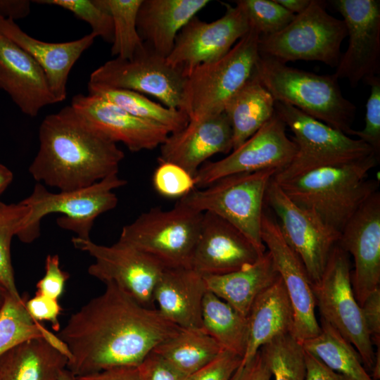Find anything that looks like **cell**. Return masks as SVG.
Listing matches in <instances>:
<instances>
[{"mask_svg":"<svg viewBox=\"0 0 380 380\" xmlns=\"http://www.w3.org/2000/svg\"><path fill=\"white\" fill-rule=\"evenodd\" d=\"M57 380H75V376L71 372L65 368L59 373Z\"/></svg>","mask_w":380,"mask_h":380,"instance_id":"cell-54","label":"cell"},{"mask_svg":"<svg viewBox=\"0 0 380 380\" xmlns=\"http://www.w3.org/2000/svg\"><path fill=\"white\" fill-rule=\"evenodd\" d=\"M272 374L260 350L245 365L239 367L231 380H270Z\"/></svg>","mask_w":380,"mask_h":380,"instance_id":"cell-48","label":"cell"},{"mask_svg":"<svg viewBox=\"0 0 380 380\" xmlns=\"http://www.w3.org/2000/svg\"><path fill=\"white\" fill-rule=\"evenodd\" d=\"M72 314L57 335L68 348V369L75 376L137 367L181 328L156 308L139 303L113 282Z\"/></svg>","mask_w":380,"mask_h":380,"instance_id":"cell-1","label":"cell"},{"mask_svg":"<svg viewBox=\"0 0 380 380\" xmlns=\"http://www.w3.org/2000/svg\"><path fill=\"white\" fill-rule=\"evenodd\" d=\"M224 349L203 329H182L153 351L186 376L217 356Z\"/></svg>","mask_w":380,"mask_h":380,"instance_id":"cell-32","label":"cell"},{"mask_svg":"<svg viewBox=\"0 0 380 380\" xmlns=\"http://www.w3.org/2000/svg\"><path fill=\"white\" fill-rule=\"evenodd\" d=\"M13 179L12 171L0 163V196L10 185Z\"/></svg>","mask_w":380,"mask_h":380,"instance_id":"cell-53","label":"cell"},{"mask_svg":"<svg viewBox=\"0 0 380 380\" xmlns=\"http://www.w3.org/2000/svg\"><path fill=\"white\" fill-rule=\"evenodd\" d=\"M329 4L341 13L349 44L334 75L355 87L376 76L380 70V1L334 0Z\"/></svg>","mask_w":380,"mask_h":380,"instance_id":"cell-17","label":"cell"},{"mask_svg":"<svg viewBox=\"0 0 380 380\" xmlns=\"http://www.w3.org/2000/svg\"><path fill=\"white\" fill-rule=\"evenodd\" d=\"M25 300L19 302L8 294L0 308V357L5 353L34 338H44L59 350L68 358L70 352L57 335L35 321L25 308Z\"/></svg>","mask_w":380,"mask_h":380,"instance_id":"cell-34","label":"cell"},{"mask_svg":"<svg viewBox=\"0 0 380 380\" xmlns=\"http://www.w3.org/2000/svg\"><path fill=\"white\" fill-rule=\"evenodd\" d=\"M32 2L56 6L68 10L87 23L96 37H100L108 43L113 42V18L100 0H37Z\"/></svg>","mask_w":380,"mask_h":380,"instance_id":"cell-40","label":"cell"},{"mask_svg":"<svg viewBox=\"0 0 380 380\" xmlns=\"http://www.w3.org/2000/svg\"><path fill=\"white\" fill-rule=\"evenodd\" d=\"M261 238L272 258L293 308L292 335L300 343L317 336L321 327L315 316L312 284L301 260L284 240L276 218L265 212L262 220Z\"/></svg>","mask_w":380,"mask_h":380,"instance_id":"cell-18","label":"cell"},{"mask_svg":"<svg viewBox=\"0 0 380 380\" xmlns=\"http://www.w3.org/2000/svg\"><path fill=\"white\" fill-rule=\"evenodd\" d=\"M278 171L265 170L222 177L202 189H194L179 201L201 213L210 212L240 230L265 253L261 226L267 186Z\"/></svg>","mask_w":380,"mask_h":380,"instance_id":"cell-7","label":"cell"},{"mask_svg":"<svg viewBox=\"0 0 380 380\" xmlns=\"http://www.w3.org/2000/svg\"><path fill=\"white\" fill-rule=\"evenodd\" d=\"M110 13L114 27L111 55L130 59L144 49L137 31V13L142 0H100Z\"/></svg>","mask_w":380,"mask_h":380,"instance_id":"cell-36","label":"cell"},{"mask_svg":"<svg viewBox=\"0 0 380 380\" xmlns=\"http://www.w3.org/2000/svg\"><path fill=\"white\" fill-rule=\"evenodd\" d=\"M304 355L306 366L305 380H347L305 350Z\"/></svg>","mask_w":380,"mask_h":380,"instance_id":"cell-49","label":"cell"},{"mask_svg":"<svg viewBox=\"0 0 380 380\" xmlns=\"http://www.w3.org/2000/svg\"><path fill=\"white\" fill-rule=\"evenodd\" d=\"M370 87V94L366 103L365 125L362 130L353 129L350 135L356 136L368 144L374 153L380 155V78L374 76L365 82Z\"/></svg>","mask_w":380,"mask_h":380,"instance_id":"cell-42","label":"cell"},{"mask_svg":"<svg viewBox=\"0 0 380 380\" xmlns=\"http://www.w3.org/2000/svg\"><path fill=\"white\" fill-rule=\"evenodd\" d=\"M69 277V273L61 268L59 256L48 255L45 260V273L36 284V293L58 300Z\"/></svg>","mask_w":380,"mask_h":380,"instance_id":"cell-44","label":"cell"},{"mask_svg":"<svg viewBox=\"0 0 380 380\" xmlns=\"http://www.w3.org/2000/svg\"><path fill=\"white\" fill-rule=\"evenodd\" d=\"M260 350L274 380H305L304 350L291 334L274 338Z\"/></svg>","mask_w":380,"mask_h":380,"instance_id":"cell-38","label":"cell"},{"mask_svg":"<svg viewBox=\"0 0 380 380\" xmlns=\"http://www.w3.org/2000/svg\"><path fill=\"white\" fill-rule=\"evenodd\" d=\"M210 1L208 0H142L137 27L144 46L167 58L182 27Z\"/></svg>","mask_w":380,"mask_h":380,"instance_id":"cell-26","label":"cell"},{"mask_svg":"<svg viewBox=\"0 0 380 380\" xmlns=\"http://www.w3.org/2000/svg\"><path fill=\"white\" fill-rule=\"evenodd\" d=\"M39 148L29 167L37 182L71 191L118 174L125 153L91 128L70 105L46 115L39 129Z\"/></svg>","mask_w":380,"mask_h":380,"instance_id":"cell-2","label":"cell"},{"mask_svg":"<svg viewBox=\"0 0 380 380\" xmlns=\"http://www.w3.org/2000/svg\"><path fill=\"white\" fill-rule=\"evenodd\" d=\"M203 213L179 201L174 208H153L122 229L119 241L129 244L164 269L191 267Z\"/></svg>","mask_w":380,"mask_h":380,"instance_id":"cell-8","label":"cell"},{"mask_svg":"<svg viewBox=\"0 0 380 380\" xmlns=\"http://www.w3.org/2000/svg\"><path fill=\"white\" fill-rule=\"evenodd\" d=\"M249 30L241 8L226 4L224 14L215 21L192 18L179 32L166 60L186 77L196 66L223 57Z\"/></svg>","mask_w":380,"mask_h":380,"instance_id":"cell-16","label":"cell"},{"mask_svg":"<svg viewBox=\"0 0 380 380\" xmlns=\"http://www.w3.org/2000/svg\"><path fill=\"white\" fill-rule=\"evenodd\" d=\"M87 89L89 94L101 97L136 117L159 124L167 128L170 134L184 129L189 121L182 110L157 103L134 91L89 83Z\"/></svg>","mask_w":380,"mask_h":380,"instance_id":"cell-35","label":"cell"},{"mask_svg":"<svg viewBox=\"0 0 380 380\" xmlns=\"http://www.w3.org/2000/svg\"><path fill=\"white\" fill-rule=\"evenodd\" d=\"M126 184L115 174L84 188L53 193L37 182L30 195L20 201L29 212L16 236L23 243L33 242L40 235L42 220L47 215L60 213L56 220L58 227L73 232L78 238L90 239L95 220L118 204L113 190Z\"/></svg>","mask_w":380,"mask_h":380,"instance_id":"cell-5","label":"cell"},{"mask_svg":"<svg viewBox=\"0 0 380 380\" xmlns=\"http://www.w3.org/2000/svg\"><path fill=\"white\" fill-rule=\"evenodd\" d=\"M247 322V346L239 367L248 363L266 343L293 333V310L280 277L256 298Z\"/></svg>","mask_w":380,"mask_h":380,"instance_id":"cell-27","label":"cell"},{"mask_svg":"<svg viewBox=\"0 0 380 380\" xmlns=\"http://www.w3.org/2000/svg\"><path fill=\"white\" fill-rule=\"evenodd\" d=\"M0 89L23 113L31 117L37 116L44 107L57 103L39 65L1 31Z\"/></svg>","mask_w":380,"mask_h":380,"instance_id":"cell-23","label":"cell"},{"mask_svg":"<svg viewBox=\"0 0 380 380\" xmlns=\"http://www.w3.org/2000/svg\"><path fill=\"white\" fill-rule=\"evenodd\" d=\"M25 304L27 312L35 321L49 322L55 331H60L58 317L62 308L58 303V300L35 293L34 297L25 300Z\"/></svg>","mask_w":380,"mask_h":380,"instance_id":"cell-46","label":"cell"},{"mask_svg":"<svg viewBox=\"0 0 380 380\" xmlns=\"http://www.w3.org/2000/svg\"><path fill=\"white\" fill-rule=\"evenodd\" d=\"M364 322L374 346L380 347V287L372 291L360 305Z\"/></svg>","mask_w":380,"mask_h":380,"instance_id":"cell-47","label":"cell"},{"mask_svg":"<svg viewBox=\"0 0 380 380\" xmlns=\"http://www.w3.org/2000/svg\"><path fill=\"white\" fill-rule=\"evenodd\" d=\"M379 161V157L372 153L311 170L279 186L298 206L340 235L356 211L379 191V181L368 179Z\"/></svg>","mask_w":380,"mask_h":380,"instance_id":"cell-3","label":"cell"},{"mask_svg":"<svg viewBox=\"0 0 380 380\" xmlns=\"http://www.w3.org/2000/svg\"><path fill=\"white\" fill-rule=\"evenodd\" d=\"M204 277L190 267L165 269L154 290L160 312L182 329H203Z\"/></svg>","mask_w":380,"mask_h":380,"instance_id":"cell-25","label":"cell"},{"mask_svg":"<svg viewBox=\"0 0 380 380\" xmlns=\"http://www.w3.org/2000/svg\"><path fill=\"white\" fill-rule=\"evenodd\" d=\"M137 367L140 380H186L188 377L153 351Z\"/></svg>","mask_w":380,"mask_h":380,"instance_id":"cell-45","label":"cell"},{"mask_svg":"<svg viewBox=\"0 0 380 380\" xmlns=\"http://www.w3.org/2000/svg\"><path fill=\"white\" fill-rule=\"evenodd\" d=\"M264 253L234 225L205 212L191 267L204 277L221 275L250 267Z\"/></svg>","mask_w":380,"mask_h":380,"instance_id":"cell-20","label":"cell"},{"mask_svg":"<svg viewBox=\"0 0 380 380\" xmlns=\"http://www.w3.org/2000/svg\"><path fill=\"white\" fill-rule=\"evenodd\" d=\"M312 291L321 318L354 346L370 374L375 351L353 290L349 254L338 243Z\"/></svg>","mask_w":380,"mask_h":380,"instance_id":"cell-11","label":"cell"},{"mask_svg":"<svg viewBox=\"0 0 380 380\" xmlns=\"http://www.w3.org/2000/svg\"><path fill=\"white\" fill-rule=\"evenodd\" d=\"M75 380H140V379L137 367H121L75 376Z\"/></svg>","mask_w":380,"mask_h":380,"instance_id":"cell-50","label":"cell"},{"mask_svg":"<svg viewBox=\"0 0 380 380\" xmlns=\"http://www.w3.org/2000/svg\"><path fill=\"white\" fill-rule=\"evenodd\" d=\"M265 203L277 216L284 240L301 260L312 284H315L340 235L298 206L273 179L266 191Z\"/></svg>","mask_w":380,"mask_h":380,"instance_id":"cell-15","label":"cell"},{"mask_svg":"<svg viewBox=\"0 0 380 380\" xmlns=\"http://www.w3.org/2000/svg\"><path fill=\"white\" fill-rule=\"evenodd\" d=\"M27 205L0 201V285L13 298L23 302L18 291L11 258L12 238L17 236L28 214Z\"/></svg>","mask_w":380,"mask_h":380,"instance_id":"cell-37","label":"cell"},{"mask_svg":"<svg viewBox=\"0 0 380 380\" xmlns=\"http://www.w3.org/2000/svg\"><path fill=\"white\" fill-rule=\"evenodd\" d=\"M235 3L244 13L250 27L260 35L272 34L281 30L296 16L275 0H238Z\"/></svg>","mask_w":380,"mask_h":380,"instance_id":"cell-39","label":"cell"},{"mask_svg":"<svg viewBox=\"0 0 380 380\" xmlns=\"http://www.w3.org/2000/svg\"><path fill=\"white\" fill-rule=\"evenodd\" d=\"M289 12L298 15L303 12L310 5V0H275Z\"/></svg>","mask_w":380,"mask_h":380,"instance_id":"cell-52","label":"cell"},{"mask_svg":"<svg viewBox=\"0 0 380 380\" xmlns=\"http://www.w3.org/2000/svg\"><path fill=\"white\" fill-rule=\"evenodd\" d=\"M327 4L326 1L310 0L308 7L281 30L260 35L259 54L284 63L315 61L336 67L347 30L343 20L327 12Z\"/></svg>","mask_w":380,"mask_h":380,"instance_id":"cell-10","label":"cell"},{"mask_svg":"<svg viewBox=\"0 0 380 380\" xmlns=\"http://www.w3.org/2000/svg\"><path fill=\"white\" fill-rule=\"evenodd\" d=\"M339 246L354 260L351 283L360 305L380 284V193L373 194L346 223Z\"/></svg>","mask_w":380,"mask_h":380,"instance_id":"cell-19","label":"cell"},{"mask_svg":"<svg viewBox=\"0 0 380 380\" xmlns=\"http://www.w3.org/2000/svg\"><path fill=\"white\" fill-rule=\"evenodd\" d=\"M7 294L6 290L0 285V308L2 306Z\"/></svg>","mask_w":380,"mask_h":380,"instance_id":"cell-55","label":"cell"},{"mask_svg":"<svg viewBox=\"0 0 380 380\" xmlns=\"http://www.w3.org/2000/svg\"><path fill=\"white\" fill-rule=\"evenodd\" d=\"M260 34L253 28L221 58L194 68L185 77L182 105L189 121L223 112L229 99L253 74Z\"/></svg>","mask_w":380,"mask_h":380,"instance_id":"cell-6","label":"cell"},{"mask_svg":"<svg viewBox=\"0 0 380 380\" xmlns=\"http://www.w3.org/2000/svg\"><path fill=\"white\" fill-rule=\"evenodd\" d=\"M152 182L158 194L169 198H182L196 189L194 177L181 166L158 161Z\"/></svg>","mask_w":380,"mask_h":380,"instance_id":"cell-41","label":"cell"},{"mask_svg":"<svg viewBox=\"0 0 380 380\" xmlns=\"http://www.w3.org/2000/svg\"><path fill=\"white\" fill-rule=\"evenodd\" d=\"M241 362V356L224 350L210 362L189 376L186 380H231Z\"/></svg>","mask_w":380,"mask_h":380,"instance_id":"cell-43","label":"cell"},{"mask_svg":"<svg viewBox=\"0 0 380 380\" xmlns=\"http://www.w3.org/2000/svg\"><path fill=\"white\" fill-rule=\"evenodd\" d=\"M70 106L91 128L113 143H122L132 152L160 146L170 134L165 127L94 94H77Z\"/></svg>","mask_w":380,"mask_h":380,"instance_id":"cell-21","label":"cell"},{"mask_svg":"<svg viewBox=\"0 0 380 380\" xmlns=\"http://www.w3.org/2000/svg\"><path fill=\"white\" fill-rule=\"evenodd\" d=\"M30 4L27 0H0L1 16L14 21L25 18L30 12Z\"/></svg>","mask_w":380,"mask_h":380,"instance_id":"cell-51","label":"cell"},{"mask_svg":"<svg viewBox=\"0 0 380 380\" xmlns=\"http://www.w3.org/2000/svg\"><path fill=\"white\" fill-rule=\"evenodd\" d=\"M0 31L25 50L39 65L57 103L65 100L69 73L96 37L91 32L74 41L46 42L27 34L14 20L1 17Z\"/></svg>","mask_w":380,"mask_h":380,"instance_id":"cell-24","label":"cell"},{"mask_svg":"<svg viewBox=\"0 0 380 380\" xmlns=\"http://www.w3.org/2000/svg\"><path fill=\"white\" fill-rule=\"evenodd\" d=\"M0 17H1V13H0Z\"/></svg>","mask_w":380,"mask_h":380,"instance_id":"cell-56","label":"cell"},{"mask_svg":"<svg viewBox=\"0 0 380 380\" xmlns=\"http://www.w3.org/2000/svg\"><path fill=\"white\" fill-rule=\"evenodd\" d=\"M160 148L158 161L175 163L194 177L209 158L232 150V127L224 112L189 121L182 130L170 134Z\"/></svg>","mask_w":380,"mask_h":380,"instance_id":"cell-22","label":"cell"},{"mask_svg":"<svg viewBox=\"0 0 380 380\" xmlns=\"http://www.w3.org/2000/svg\"><path fill=\"white\" fill-rule=\"evenodd\" d=\"M184 80L166 58L145 46L130 59L106 61L91 73L88 83L151 95L166 107L180 109Z\"/></svg>","mask_w":380,"mask_h":380,"instance_id":"cell-12","label":"cell"},{"mask_svg":"<svg viewBox=\"0 0 380 380\" xmlns=\"http://www.w3.org/2000/svg\"><path fill=\"white\" fill-rule=\"evenodd\" d=\"M275 100L253 74L227 102L223 112L232 129L233 148L253 135L275 114Z\"/></svg>","mask_w":380,"mask_h":380,"instance_id":"cell-30","label":"cell"},{"mask_svg":"<svg viewBox=\"0 0 380 380\" xmlns=\"http://www.w3.org/2000/svg\"><path fill=\"white\" fill-rule=\"evenodd\" d=\"M202 328L224 349L243 359L248 341L247 317L208 290L202 304Z\"/></svg>","mask_w":380,"mask_h":380,"instance_id":"cell-33","label":"cell"},{"mask_svg":"<svg viewBox=\"0 0 380 380\" xmlns=\"http://www.w3.org/2000/svg\"><path fill=\"white\" fill-rule=\"evenodd\" d=\"M286 127L275 113L229 155L217 161L205 162L194 176L196 188H205L232 175L270 169L282 170L291 163L296 152V144L288 137Z\"/></svg>","mask_w":380,"mask_h":380,"instance_id":"cell-14","label":"cell"},{"mask_svg":"<svg viewBox=\"0 0 380 380\" xmlns=\"http://www.w3.org/2000/svg\"><path fill=\"white\" fill-rule=\"evenodd\" d=\"M321 331L303 341V348L347 380H372L354 346L321 318Z\"/></svg>","mask_w":380,"mask_h":380,"instance_id":"cell-31","label":"cell"},{"mask_svg":"<svg viewBox=\"0 0 380 380\" xmlns=\"http://www.w3.org/2000/svg\"><path fill=\"white\" fill-rule=\"evenodd\" d=\"M255 72L275 101L350 135L356 106L343 96L334 74L305 71L260 54Z\"/></svg>","mask_w":380,"mask_h":380,"instance_id":"cell-4","label":"cell"},{"mask_svg":"<svg viewBox=\"0 0 380 380\" xmlns=\"http://www.w3.org/2000/svg\"><path fill=\"white\" fill-rule=\"evenodd\" d=\"M274 108L294 134L292 139L296 146L291 163L273 177L279 184L317 168L350 163L374 153L361 139L350 138L292 106L275 101Z\"/></svg>","mask_w":380,"mask_h":380,"instance_id":"cell-9","label":"cell"},{"mask_svg":"<svg viewBox=\"0 0 380 380\" xmlns=\"http://www.w3.org/2000/svg\"><path fill=\"white\" fill-rule=\"evenodd\" d=\"M71 241L75 248L94 258L87 269L89 275L105 284L113 282L141 305L156 308L154 290L165 270L158 262L119 240L111 246L77 236Z\"/></svg>","mask_w":380,"mask_h":380,"instance_id":"cell-13","label":"cell"},{"mask_svg":"<svg viewBox=\"0 0 380 380\" xmlns=\"http://www.w3.org/2000/svg\"><path fill=\"white\" fill-rule=\"evenodd\" d=\"M68 358L46 340L34 338L0 357V380H57Z\"/></svg>","mask_w":380,"mask_h":380,"instance_id":"cell-29","label":"cell"},{"mask_svg":"<svg viewBox=\"0 0 380 380\" xmlns=\"http://www.w3.org/2000/svg\"><path fill=\"white\" fill-rule=\"evenodd\" d=\"M279 277L272 258L266 251L248 267L204 279L208 291L247 317L256 298Z\"/></svg>","mask_w":380,"mask_h":380,"instance_id":"cell-28","label":"cell"}]
</instances>
